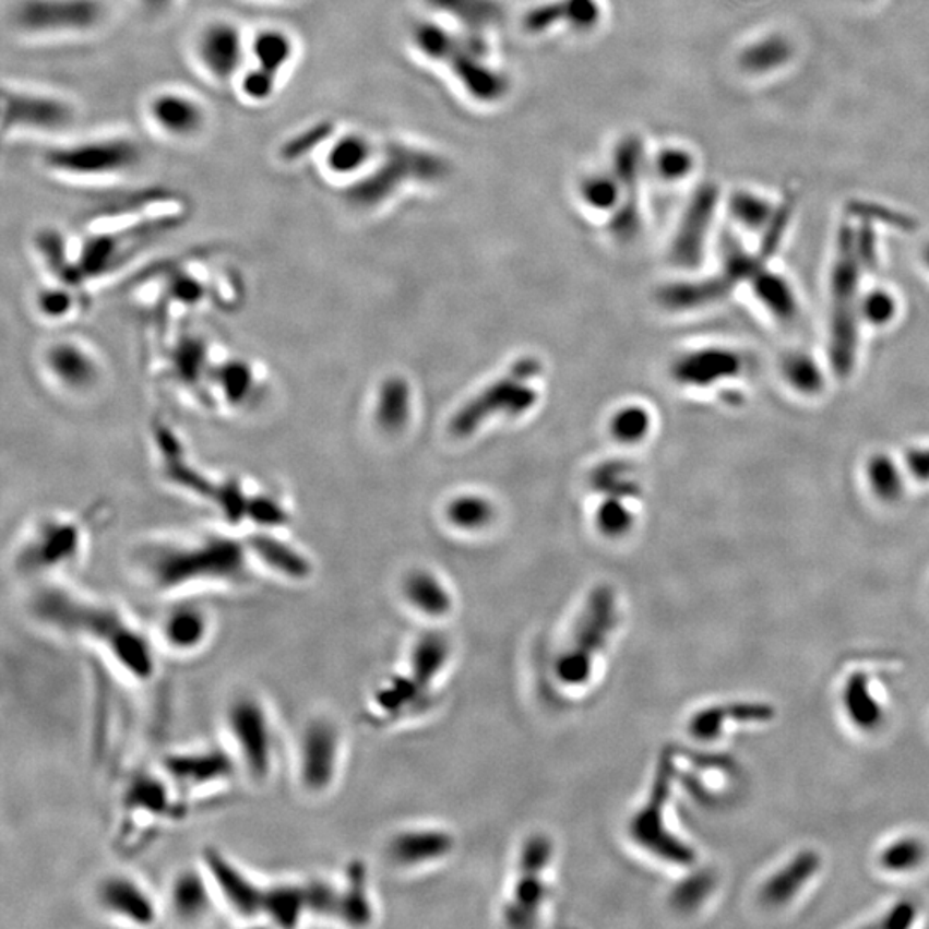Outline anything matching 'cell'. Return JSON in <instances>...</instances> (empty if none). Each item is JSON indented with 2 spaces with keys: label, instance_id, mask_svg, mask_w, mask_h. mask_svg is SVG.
Listing matches in <instances>:
<instances>
[{
  "label": "cell",
  "instance_id": "obj_18",
  "mask_svg": "<svg viewBox=\"0 0 929 929\" xmlns=\"http://www.w3.org/2000/svg\"><path fill=\"white\" fill-rule=\"evenodd\" d=\"M76 119L73 104L41 90L5 88L2 94L4 131L59 133Z\"/></svg>",
  "mask_w": 929,
  "mask_h": 929
},
{
  "label": "cell",
  "instance_id": "obj_33",
  "mask_svg": "<svg viewBox=\"0 0 929 929\" xmlns=\"http://www.w3.org/2000/svg\"><path fill=\"white\" fill-rule=\"evenodd\" d=\"M85 289L59 281L41 283L33 293V309L38 319L53 325L70 322L76 313L85 310Z\"/></svg>",
  "mask_w": 929,
  "mask_h": 929
},
{
  "label": "cell",
  "instance_id": "obj_53",
  "mask_svg": "<svg viewBox=\"0 0 929 929\" xmlns=\"http://www.w3.org/2000/svg\"><path fill=\"white\" fill-rule=\"evenodd\" d=\"M922 857L925 847L921 842L904 838L890 845L885 853L881 854V866L889 871H907L921 865Z\"/></svg>",
  "mask_w": 929,
  "mask_h": 929
},
{
  "label": "cell",
  "instance_id": "obj_7",
  "mask_svg": "<svg viewBox=\"0 0 929 929\" xmlns=\"http://www.w3.org/2000/svg\"><path fill=\"white\" fill-rule=\"evenodd\" d=\"M140 142L127 134L76 140L50 146L41 155L53 175L74 179L118 178L139 169L143 163Z\"/></svg>",
  "mask_w": 929,
  "mask_h": 929
},
{
  "label": "cell",
  "instance_id": "obj_24",
  "mask_svg": "<svg viewBox=\"0 0 929 929\" xmlns=\"http://www.w3.org/2000/svg\"><path fill=\"white\" fill-rule=\"evenodd\" d=\"M146 116L158 133L178 142H188L207 128V107L184 90H160L146 104Z\"/></svg>",
  "mask_w": 929,
  "mask_h": 929
},
{
  "label": "cell",
  "instance_id": "obj_13",
  "mask_svg": "<svg viewBox=\"0 0 929 929\" xmlns=\"http://www.w3.org/2000/svg\"><path fill=\"white\" fill-rule=\"evenodd\" d=\"M675 772L677 767L674 754L670 751L663 752L650 799L645 800L641 811L633 815L629 833L635 844L653 856L671 865L690 866L695 860L694 850L666 829V803L670 800Z\"/></svg>",
  "mask_w": 929,
  "mask_h": 929
},
{
  "label": "cell",
  "instance_id": "obj_50",
  "mask_svg": "<svg viewBox=\"0 0 929 929\" xmlns=\"http://www.w3.org/2000/svg\"><path fill=\"white\" fill-rule=\"evenodd\" d=\"M596 522L600 534L617 539L629 534L633 525V515L627 508L626 500L605 498L597 508Z\"/></svg>",
  "mask_w": 929,
  "mask_h": 929
},
{
  "label": "cell",
  "instance_id": "obj_28",
  "mask_svg": "<svg viewBox=\"0 0 929 929\" xmlns=\"http://www.w3.org/2000/svg\"><path fill=\"white\" fill-rule=\"evenodd\" d=\"M599 21L600 5L597 0H555L531 9L522 26L528 33H543L563 23L579 32H588L596 28Z\"/></svg>",
  "mask_w": 929,
  "mask_h": 929
},
{
  "label": "cell",
  "instance_id": "obj_59",
  "mask_svg": "<svg viewBox=\"0 0 929 929\" xmlns=\"http://www.w3.org/2000/svg\"><path fill=\"white\" fill-rule=\"evenodd\" d=\"M922 260H925L926 267L929 271V243L926 245L925 250H922Z\"/></svg>",
  "mask_w": 929,
  "mask_h": 929
},
{
  "label": "cell",
  "instance_id": "obj_38",
  "mask_svg": "<svg viewBox=\"0 0 929 929\" xmlns=\"http://www.w3.org/2000/svg\"><path fill=\"white\" fill-rule=\"evenodd\" d=\"M406 600L426 617L439 618L450 614L453 600L438 576L426 570H415L403 582Z\"/></svg>",
  "mask_w": 929,
  "mask_h": 929
},
{
  "label": "cell",
  "instance_id": "obj_22",
  "mask_svg": "<svg viewBox=\"0 0 929 929\" xmlns=\"http://www.w3.org/2000/svg\"><path fill=\"white\" fill-rule=\"evenodd\" d=\"M642 166H644V145L638 134H627L615 146L614 175L621 188V200L615 211L609 231L621 243H629L641 231V190Z\"/></svg>",
  "mask_w": 929,
  "mask_h": 929
},
{
  "label": "cell",
  "instance_id": "obj_57",
  "mask_svg": "<svg viewBox=\"0 0 929 929\" xmlns=\"http://www.w3.org/2000/svg\"><path fill=\"white\" fill-rule=\"evenodd\" d=\"M914 917H916V910H914L913 905L901 904L889 914L883 926H886V928H907V926L913 925Z\"/></svg>",
  "mask_w": 929,
  "mask_h": 929
},
{
  "label": "cell",
  "instance_id": "obj_14",
  "mask_svg": "<svg viewBox=\"0 0 929 929\" xmlns=\"http://www.w3.org/2000/svg\"><path fill=\"white\" fill-rule=\"evenodd\" d=\"M200 866L207 874L221 913L240 922L264 921V881L257 880L223 848H203Z\"/></svg>",
  "mask_w": 929,
  "mask_h": 929
},
{
  "label": "cell",
  "instance_id": "obj_6",
  "mask_svg": "<svg viewBox=\"0 0 929 929\" xmlns=\"http://www.w3.org/2000/svg\"><path fill=\"white\" fill-rule=\"evenodd\" d=\"M618 618L620 614L614 588L608 585L594 588L570 633L569 642L558 654L555 671L561 683L581 687L588 682L596 659L617 629Z\"/></svg>",
  "mask_w": 929,
  "mask_h": 929
},
{
  "label": "cell",
  "instance_id": "obj_30",
  "mask_svg": "<svg viewBox=\"0 0 929 929\" xmlns=\"http://www.w3.org/2000/svg\"><path fill=\"white\" fill-rule=\"evenodd\" d=\"M336 921L348 926L370 925L373 919V904L366 865L361 860L349 862L343 871L342 880H336Z\"/></svg>",
  "mask_w": 929,
  "mask_h": 929
},
{
  "label": "cell",
  "instance_id": "obj_11",
  "mask_svg": "<svg viewBox=\"0 0 929 929\" xmlns=\"http://www.w3.org/2000/svg\"><path fill=\"white\" fill-rule=\"evenodd\" d=\"M343 764V735L330 716L313 715L303 723L293 752L295 782L305 796H325L333 790Z\"/></svg>",
  "mask_w": 929,
  "mask_h": 929
},
{
  "label": "cell",
  "instance_id": "obj_47",
  "mask_svg": "<svg viewBox=\"0 0 929 929\" xmlns=\"http://www.w3.org/2000/svg\"><path fill=\"white\" fill-rule=\"evenodd\" d=\"M492 515H495V508L480 496H460L448 507V519L451 524L460 528H468V531L489 524Z\"/></svg>",
  "mask_w": 929,
  "mask_h": 929
},
{
  "label": "cell",
  "instance_id": "obj_48",
  "mask_svg": "<svg viewBox=\"0 0 929 929\" xmlns=\"http://www.w3.org/2000/svg\"><path fill=\"white\" fill-rule=\"evenodd\" d=\"M334 136V127L331 122H313L305 130L293 134L291 139L285 145L281 146V155L288 163L300 160L301 157L315 152L319 146L327 145Z\"/></svg>",
  "mask_w": 929,
  "mask_h": 929
},
{
  "label": "cell",
  "instance_id": "obj_32",
  "mask_svg": "<svg viewBox=\"0 0 929 929\" xmlns=\"http://www.w3.org/2000/svg\"><path fill=\"white\" fill-rule=\"evenodd\" d=\"M775 716V711L767 704L758 702H737L730 706L707 707L699 711L690 719L689 730L699 740H715L722 735L727 719L734 722H767Z\"/></svg>",
  "mask_w": 929,
  "mask_h": 929
},
{
  "label": "cell",
  "instance_id": "obj_9",
  "mask_svg": "<svg viewBox=\"0 0 929 929\" xmlns=\"http://www.w3.org/2000/svg\"><path fill=\"white\" fill-rule=\"evenodd\" d=\"M543 366L536 357H522L513 364L503 378L492 382L483 393L453 415L450 434L453 438H468L492 415L520 417L536 405L537 393L531 382L539 378Z\"/></svg>",
  "mask_w": 929,
  "mask_h": 929
},
{
  "label": "cell",
  "instance_id": "obj_25",
  "mask_svg": "<svg viewBox=\"0 0 929 929\" xmlns=\"http://www.w3.org/2000/svg\"><path fill=\"white\" fill-rule=\"evenodd\" d=\"M166 910L179 925H205L219 909L207 874L199 860L172 877L166 895Z\"/></svg>",
  "mask_w": 929,
  "mask_h": 929
},
{
  "label": "cell",
  "instance_id": "obj_43",
  "mask_svg": "<svg viewBox=\"0 0 929 929\" xmlns=\"http://www.w3.org/2000/svg\"><path fill=\"white\" fill-rule=\"evenodd\" d=\"M728 207H730L731 217L749 231H761V229L766 231L776 212V205H773L766 196L746 190L735 191Z\"/></svg>",
  "mask_w": 929,
  "mask_h": 929
},
{
  "label": "cell",
  "instance_id": "obj_42",
  "mask_svg": "<svg viewBox=\"0 0 929 929\" xmlns=\"http://www.w3.org/2000/svg\"><path fill=\"white\" fill-rule=\"evenodd\" d=\"M844 702L848 716L856 723L857 727L871 730V728H877L880 725L881 710L878 706L877 699L872 698L866 675L856 674L848 678Z\"/></svg>",
  "mask_w": 929,
  "mask_h": 929
},
{
  "label": "cell",
  "instance_id": "obj_15",
  "mask_svg": "<svg viewBox=\"0 0 929 929\" xmlns=\"http://www.w3.org/2000/svg\"><path fill=\"white\" fill-rule=\"evenodd\" d=\"M109 14L106 0H20L13 21L17 29L38 35H83L104 25Z\"/></svg>",
  "mask_w": 929,
  "mask_h": 929
},
{
  "label": "cell",
  "instance_id": "obj_49",
  "mask_svg": "<svg viewBox=\"0 0 929 929\" xmlns=\"http://www.w3.org/2000/svg\"><path fill=\"white\" fill-rule=\"evenodd\" d=\"M782 376L790 382L794 390L803 394H814L823 386L820 367L808 355L796 354L782 361Z\"/></svg>",
  "mask_w": 929,
  "mask_h": 929
},
{
  "label": "cell",
  "instance_id": "obj_27",
  "mask_svg": "<svg viewBox=\"0 0 929 929\" xmlns=\"http://www.w3.org/2000/svg\"><path fill=\"white\" fill-rule=\"evenodd\" d=\"M310 919L309 881L277 880L265 885L264 921L297 928Z\"/></svg>",
  "mask_w": 929,
  "mask_h": 929
},
{
  "label": "cell",
  "instance_id": "obj_2",
  "mask_svg": "<svg viewBox=\"0 0 929 929\" xmlns=\"http://www.w3.org/2000/svg\"><path fill=\"white\" fill-rule=\"evenodd\" d=\"M28 611L38 626L61 638L85 642L119 675L151 682L157 671V644L119 606L68 585L45 581L33 591Z\"/></svg>",
  "mask_w": 929,
  "mask_h": 929
},
{
  "label": "cell",
  "instance_id": "obj_37",
  "mask_svg": "<svg viewBox=\"0 0 929 929\" xmlns=\"http://www.w3.org/2000/svg\"><path fill=\"white\" fill-rule=\"evenodd\" d=\"M432 8L462 23L465 32L484 33L504 21L503 5L498 0H427Z\"/></svg>",
  "mask_w": 929,
  "mask_h": 929
},
{
  "label": "cell",
  "instance_id": "obj_23",
  "mask_svg": "<svg viewBox=\"0 0 929 929\" xmlns=\"http://www.w3.org/2000/svg\"><path fill=\"white\" fill-rule=\"evenodd\" d=\"M718 202L719 188L716 184H701L692 193L671 241L670 257L674 264L687 269L701 264Z\"/></svg>",
  "mask_w": 929,
  "mask_h": 929
},
{
  "label": "cell",
  "instance_id": "obj_44",
  "mask_svg": "<svg viewBox=\"0 0 929 929\" xmlns=\"http://www.w3.org/2000/svg\"><path fill=\"white\" fill-rule=\"evenodd\" d=\"M755 293L761 298V303L766 307L767 312L779 321H790L799 312L796 295L791 291L787 281L775 274H763L755 285Z\"/></svg>",
  "mask_w": 929,
  "mask_h": 929
},
{
  "label": "cell",
  "instance_id": "obj_20",
  "mask_svg": "<svg viewBox=\"0 0 929 929\" xmlns=\"http://www.w3.org/2000/svg\"><path fill=\"white\" fill-rule=\"evenodd\" d=\"M214 633V618L202 603L179 597L158 617L155 644L172 656H195L207 647Z\"/></svg>",
  "mask_w": 929,
  "mask_h": 929
},
{
  "label": "cell",
  "instance_id": "obj_34",
  "mask_svg": "<svg viewBox=\"0 0 929 929\" xmlns=\"http://www.w3.org/2000/svg\"><path fill=\"white\" fill-rule=\"evenodd\" d=\"M796 56V47L791 44L790 38L779 33H772L766 37L759 38L752 44L746 45L740 50L739 62L740 70L752 76H764V74L775 73L782 70Z\"/></svg>",
  "mask_w": 929,
  "mask_h": 929
},
{
  "label": "cell",
  "instance_id": "obj_41",
  "mask_svg": "<svg viewBox=\"0 0 929 929\" xmlns=\"http://www.w3.org/2000/svg\"><path fill=\"white\" fill-rule=\"evenodd\" d=\"M588 483L597 495L605 498L629 500L641 495V486L633 477V467L623 460L600 463L588 477Z\"/></svg>",
  "mask_w": 929,
  "mask_h": 929
},
{
  "label": "cell",
  "instance_id": "obj_54",
  "mask_svg": "<svg viewBox=\"0 0 929 929\" xmlns=\"http://www.w3.org/2000/svg\"><path fill=\"white\" fill-rule=\"evenodd\" d=\"M711 890H713V878L707 877V874L689 878L675 890V905L682 910L695 909L710 895Z\"/></svg>",
  "mask_w": 929,
  "mask_h": 929
},
{
  "label": "cell",
  "instance_id": "obj_5",
  "mask_svg": "<svg viewBox=\"0 0 929 929\" xmlns=\"http://www.w3.org/2000/svg\"><path fill=\"white\" fill-rule=\"evenodd\" d=\"M88 519L76 513H45L35 520L17 544L14 564L17 572L33 579L52 581L85 557Z\"/></svg>",
  "mask_w": 929,
  "mask_h": 929
},
{
  "label": "cell",
  "instance_id": "obj_60",
  "mask_svg": "<svg viewBox=\"0 0 929 929\" xmlns=\"http://www.w3.org/2000/svg\"><path fill=\"white\" fill-rule=\"evenodd\" d=\"M277 2H297V0H277Z\"/></svg>",
  "mask_w": 929,
  "mask_h": 929
},
{
  "label": "cell",
  "instance_id": "obj_46",
  "mask_svg": "<svg viewBox=\"0 0 929 929\" xmlns=\"http://www.w3.org/2000/svg\"><path fill=\"white\" fill-rule=\"evenodd\" d=\"M581 195L588 207L596 211H611L620 205L621 188L614 171L596 172L584 178Z\"/></svg>",
  "mask_w": 929,
  "mask_h": 929
},
{
  "label": "cell",
  "instance_id": "obj_4",
  "mask_svg": "<svg viewBox=\"0 0 929 929\" xmlns=\"http://www.w3.org/2000/svg\"><path fill=\"white\" fill-rule=\"evenodd\" d=\"M450 175V164L434 152L406 143L382 146L378 163L345 190L346 203L360 211L381 207L406 183H436Z\"/></svg>",
  "mask_w": 929,
  "mask_h": 929
},
{
  "label": "cell",
  "instance_id": "obj_8",
  "mask_svg": "<svg viewBox=\"0 0 929 929\" xmlns=\"http://www.w3.org/2000/svg\"><path fill=\"white\" fill-rule=\"evenodd\" d=\"M412 38L424 56L446 65L475 100L492 104L508 94V78L492 70L486 58L475 52L462 35H451L434 23H417Z\"/></svg>",
  "mask_w": 929,
  "mask_h": 929
},
{
  "label": "cell",
  "instance_id": "obj_45",
  "mask_svg": "<svg viewBox=\"0 0 929 929\" xmlns=\"http://www.w3.org/2000/svg\"><path fill=\"white\" fill-rule=\"evenodd\" d=\"M279 82V74L271 73V71L264 70L253 62H248L247 68L241 71L235 83L241 97L248 104L260 106V104H267L276 97Z\"/></svg>",
  "mask_w": 929,
  "mask_h": 929
},
{
  "label": "cell",
  "instance_id": "obj_29",
  "mask_svg": "<svg viewBox=\"0 0 929 929\" xmlns=\"http://www.w3.org/2000/svg\"><path fill=\"white\" fill-rule=\"evenodd\" d=\"M453 836L441 830H406L391 838L388 857L402 868H417L443 859L453 850Z\"/></svg>",
  "mask_w": 929,
  "mask_h": 929
},
{
  "label": "cell",
  "instance_id": "obj_36",
  "mask_svg": "<svg viewBox=\"0 0 929 929\" xmlns=\"http://www.w3.org/2000/svg\"><path fill=\"white\" fill-rule=\"evenodd\" d=\"M820 869V856L802 853L791 859L790 865L776 872L763 889V901L770 905H784L796 897L802 886Z\"/></svg>",
  "mask_w": 929,
  "mask_h": 929
},
{
  "label": "cell",
  "instance_id": "obj_17",
  "mask_svg": "<svg viewBox=\"0 0 929 929\" xmlns=\"http://www.w3.org/2000/svg\"><path fill=\"white\" fill-rule=\"evenodd\" d=\"M241 26L228 17L211 20L199 29L193 44L200 70L219 85L236 82L250 62V47Z\"/></svg>",
  "mask_w": 929,
  "mask_h": 929
},
{
  "label": "cell",
  "instance_id": "obj_26",
  "mask_svg": "<svg viewBox=\"0 0 929 929\" xmlns=\"http://www.w3.org/2000/svg\"><path fill=\"white\" fill-rule=\"evenodd\" d=\"M740 367L742 360L730 349H698L677 358L671 366V376L686 386L707 388L722 379L734 378Z\"/></svg>",
  "mask_w": 929,
  "mask_h": 929
},
{
  "label": "cell",
  "instance_id": "obj_31",
  "mask_svg": "<svg viewBox=\"0 0 929 929\" xmlns=\"http://www.w3.org/2000/svg\"><path fill=\"white\" fill-rule=\"evenodd\" d=\"M248 47H250V62L279 76L288 71L289 65L297 58V41L291 33L279 26H264L257 29L252 37L248 38Z\"/></svg>",
  "mask_w": 929,
  "mask_h": 929
},
{
  "label": "cell",
  "instance_id": "obj_1",
  "mask_svg": "<svg viewBox=\"0 0 929 929\" xmlns=\"http://www.w3.org/2000/svg\"><path fill=\"white\" fill-rule=\"evenodd\" d=\"M130 563L148 593L169 600L250 587L257 575L247 539L229 531L151 537L133 549Z\"/></svg>",
  "mask_w": 929,
  "mask_h": 929
},
{
  "label": "cell",
  "instance_id": "obj_12",
  "mask_svg": "<svg viewBox=\"0 0 929 929\" xmlns=\"http://www.w3.org/2000/svg\"><path fill=\"white\" fill-rule=\"evenodd\" d=\"M158 772L166 776L176 796L184 806L219 794L241 776L228 749L219 747H191L164 755Z\"/></svg>",
  "mask_w": 929,
  "mask_h": 929
},
{
  "label": "cell",
  "instance_id": "obj_10",
  "mask_svg": "<svg viewBox=\"0 0 929 929\" xmlns=\"http://www.w3.org/2000/svg\"><path fill=\"white\" fill-rule=\"evenodd\" d=\"M37 364L45 384L65 398L92 396L107 378L104 357L83 337H56L40 349Z\"/></svg>",
  "mask_w": 929,
  "mask_h": 929
},
{
  "label": "cell",
  "instance_id": "obj_3",
  "mask_svg": "<svg viewBox=\"0 0 929 929\" xmlns=\"http://www.w3.org/2000/svg\"><path fill=\"white\" fill-rule=\"evenodd\" d=\"M224 747L236 761L241 778L255 787L271 782L277 763L276 722L271 707L255 692L233 695L223 711Z\"/></svg>",
  "mask_w": 929,
  "mask_h": 929
},
{
  "label": "cell",
  "instance_id": "obj_35",
  "mask_svg": "<svg viewBox=\"0 0 929 929\" xmlns=\"http://www.w3.org/2000/svg\"><path fill=\"white\" fill-rule=\"evenodd\" d=\"M373 160V145L360 133L333 136L325 145L324 167L333 176H357Z\"/></svg>",
  "mask_w": 929,
  "mask_h": 929
},
{
  "label": "cell",
  "instance_id": "obj_16",
  "mask_svg": "<svg viewBox=\"0 0 929 929\" xmlns=\"http://www.w3.org/2000/svg\"><path fill=\"white\" fill-rule=\"evenodd\" d=\"M552 859V844L548 836L534 835L525 842L520 853L513 892L504 905V921L512 928H528L539 919L546 898L548 883L546 871Z\"/></svg>",
  "mask_w": 929,
  "mask_h": 929
},
{
  "label": "cell",
  "instance_id": "obj_56",
  "mask_svg": "<svg viewBox=\"0 0 929 929\" xmlns=\"http://www.w3.org/2000/svg\"><path fill=\"white\" fill-rule=\"evenodd\" d=\"M850 211L856 215H865L868 219L877 217V219L889 221L892 224H904V226L910 228V219H907L904 215L895 214L889 209L881 207V205H874V203L853 202L850 203Z\"/></svg>",
  "mask_w": 929,
  "mask_h": 929
},
{
  "label": "cell",
  "instance_id": "obj_21",
  "mask_svg": "<svg viewBox=\"0 0 929 929\" xmlns=\"http://www.w3.org/2000/svg\"><path fill=\"white\" fill-rule=\"evenodd\" d=\"M286 531H250L245 534L257 572L277 582L303 585L315 575L309 552L293 543Z\"/></svg>",
  "mask_w": 929,
  "mask_h": 929
},
{
  "label": "cell",
  "instance_id": "obj_51",
  "mask_svg": "<svg viewBox=\"0 0 929 929\" xmlns=\"http://www.w3.org/2000/svg\"><path fill=\"white\" fill-rule=\"evenodd\" d=\"M651 417L642 406H627L611 420V432L621 443H638L650 432Z\"/></svg>",
  "mask_w": 929,
  "mask_h": 929
},
{
  "label": "cell",
  "instance_id": "obj_40",
  "mask_svg": "<svg viewBox=\"0 0 929 929\" xmlns=\"http://www.w3.org/2000/svg\"><path fill=\"white\" fill-rule=\"evenodd\" d=\"M450 658V642L439 633H426L414 645L408 675L430 694L432 683Z\"/></svg>",
  "mask_w": 929,
  "mask_h": 929
},
{
  "label": "cell",
  "instance_id": "obj_19",
  "mask_svg": "<svg viewBox=\"0 0 929 929\" xmlns=\"http://www.w3.org/2000/svg\"><path fill=\"white\" fill-rule=\"evenodd\" d=\"M95 904L112 921L136 928L157 925L163 914V905L152 890L139 877L124 871H112L98 880Z\"/></svg>",
  "mask_w": 929,
  "mask_h": 929
},
{
  "label": "cell",
  "instance_id": "obj_55",
  "mask_svg": "<svg viewBox=\"0 0 929 929\" xmlns=\"http://www.w3.org/2000/svg\"><path fill=\"white\" fill-rule=\"evenodd\" d=\"M860 312L865 313L871 325H883L892 321L893 315L897 312L895 300L885 291L869 293L866 298V309L860 307Z\"/></svg>",
  "mask_w": 929,
  "mask_h": 929
},
{
  "label": "cell",
  "instance_id": "obj_52",
  "mask_svg": "<svg viewBox=\"0 0 929 929\" xmlns=\"http://www.w3.org/2000/svg\"><path fill=\"white\" fill-rule=\"evenodd\" d=\"M694 167V155L680 146H666L654 158V171L665 181H680L690 176Z\"/></svg>",
  "mask_w": 929,
  "mask_h": 929
},
{
  "label": "cell",
  "instance_id": "obj_58",
  "mask_svg": "<svg viewBox=\"0 0 929 929\" xmlns=\"http://www.w3.org/2000/svg\"><path fill=\"white\" fill-rule=\"evenodd\" d=\"M139 4L146 13L160 16L176 4V0H139Z\"/></svg>",
  "mask_w": 929,
  "mask_h": 929
},
{
  "label": "cell",
  "instance_id": "obj_39",
  "mask_svg": "<svg viewBox=\"0 0 929 929\" xmlns=\"http://www.w3.org/2000/svg\"><path fill=\"white\" fill-rule=\"evenodd\" d=\"M412 393L408 382L398 376L388 378L379 388L376 422L388 434L405 429L410 418Z\"/></svg>",
  "mask_w": 929,
  "mask_h": 929
}]
</instances>
